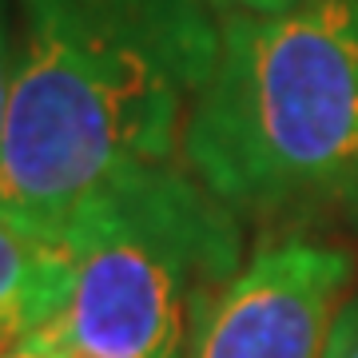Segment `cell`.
<instances>
[{
	"mask_svg": "<svg viewBox=\"0 0 358 358\" xmlns=\"http://www.w3.org/2000/svg\"><path fill=\"white\" fill-rule=\"evenodd\" d=\"M13 72H16V28L8 20V0H0V143H4V124H8Z\"/></svg>",
	"mask_w": 358,
	"mask_h": 358,
	"instance_id": "8992f818",
	"label": "cell"
},
{
	"mask_svg": "<svg viewBox=\"0 0 358 358\" xmlns=\"http://www.w3.org/2000/svg\"><path fill=\"white\" fill-rule=\"evenodd\" d=\"M322 358H358V299L355 303H346L343 315L334 319L331 343H327Z\"/></svg>",
	"mask_w": 358,
	"mask_h": 358,
	"instance_id": "52a82bcc",
	"label": "cell"
},
{
	"mask_svg": "<svg viewBox=\"0 0 358 358\" xmlns=\"http://www.w3.org/2000/svg\"><path fill=\"white\" fill-rule=\"evenodd\" d=\"M64 251L72 291L52 331L88 358H183L203 307L243 267L239 215L183 155L115 179Z\"/></svg>",
	"mask_w": 358,
	"mask_h": 358,
	"instance_id": "3957f363",
	"label": "cell"
},
{
	"mask_svg": "<svg viewBox=\"0 0 358 358\" xmlns=\"http://www.w3.org/2000/svg\"><path fill=\"white\" fill-rule=\"evenodd\" d=\"M179 155L235 215L358 203V0L223 16Z\"/></svg>",
	"mask_w": 358,
	"mask_h": 358,
	"instance_id": "7a4b0ae2",
	"label": "cell"
},
{
	"mask_svg": "<svg viewBox=\"0 0 358 358\" xmlns=\"http://www.w3.org/2000/svg\"><path fill=\"white\" fill-rule=\"evenodd\" d=\"M0 219L64 247L115 179L179 159L219 56L207 0H16Z\"/></svg>",
	"mask_w": 358,
	"mask_h": 358,
	"instance_id": "6da1fadb",
	"label": "cell"
},
{
	"mask_svg": "<svg viewBox=\"0 0 358 358\" xmlns=\"http://www.w3.org/2000/svg\"><path fill=\"white\" fill-rule=\"evenodd\" d=\"M219 16L227 13H247V16H279V13H291L307 0H207Z\"/></svg>",
	"mask_w": 358,
	"mask_h": 358,
	"instance_id": "ba28073f",
	"label": "cell"
},
{
	"mask_svg": "<svg viewBox=\"0 0 358 358\" xmlns=\"http://www.w3.org/2000/svg\"><path fill=\"white\" fill-rule=\"evenodd\" d=\"M0 358H52V350L36 331V334H28V338H20L16 346H8V350H0Z\"/></svg>",
	"mask_w": 358,
	"mask_h": 358,
	"instance_id": "9c48e42d",
	"label": "cell"
},
{
	"mask_svg": "<svg viewBox=\"0 0 358 358\" xmlns=\"http://www.w3.org/2000/svg\"><path fill=\"white\" fill-rule=\"evenodd\" d=\"M68 291L72 259L64 247L0 219V350L60 319Z\"/></svg>",
	"mask_w": 358,
	"mask_h": 358,
	"instance_id": "5b68a950",
	"label": "cell"
},
{
	"mask_svg": "<svg viewBox=\"0 0 358 358\" xmlns=\"http://www.w3.org/2000/svg\"><path fill=\"white\" fill-rule=\"evenodd\" d=\"M355 282V259L282 239L247 259L199 315L183 358H322Z\"/></svg>",
	"mask_w": 358,
	"mask_h": 358,
	"instance_id": "277c9868",
	"label": "cell"
}]
</instances>
